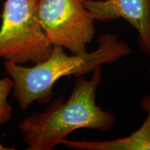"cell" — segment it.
Segmentation results:
<instances>
[{
    "instance_id": "cell-1",
    "label": "cell",
    "mask_w": 150,
    "mask_h": 150,
    "mask_svg": "<svg viewBox=\"0 0 150 150\" xmlns=\"http://www.w3.org/2000/svg\"><path fill=\"white\" fill-rule=\"evenodd\" d=\"M102 79L101 66L90 79L79 76L67 100L57 97L43 112H34L22 120L18 127L27 149L52 150L79 129L110 131L115 125V115L96 104L97 91Z\"/></svg>"
},
{
    "instance_id": "cell-2",
    "label": "cell",
    "mask_w": 150,
    "mask_h": 150,
    "mask_svg": "<svg viewBox=\"0 0 150 150\" xmlns=\"http://www.w3.org/2000/svg\"><path fill=\"white\" fill-rule=\"evenodd\" d=\"M131 53L130 46L118 40L117 35L104 33L99 35L97 47L93 52L68 55L62 47L53 46L47 59L33 67L8 61L4 66L13 82V97L24 110L35 101L40 104L51 102L54 84L61 78L93 72L99 67L111 65Z\"/></svg>"
},
{
    "instance_id": "cell-3",
    "label": "cell",
    "mask_w": 150,
    "mask_h": 150,
    "mask_svg": "<svg viewBox=\"0 0 150 150\" xmlns=\"http://www.w3.org/2000/svg\"><path fill=\"white\" fill-rule=\"evenodd\" d=\"M53 45L38 16L37 0H6L0 27V59L22 65L46 60Z\"/></svg>"
},
{
    "instance_id": "cell-4",
    "label": "cell",
    "mask_w": 150,
    "mask_h": 150,
    "mask_svg": "<svg viewBox=\"0 0 150 150\" xmlns=\"http://www.w3.org/2000/svg\"><path fill=\"white\" fill-rule=\"evenodd\" d=\"M37 9L41 27L52 45L72 54L87 51L95 36V19L84 0H37Z\"/></svg>"
},
{
    "instance_id": "cell-5",
    "label": "cell",
    "mask_w": 150,
    "mask_h": 150,
    "mask_svg": "<svg viewBox=\"0 0 150 150\" xmlns=\"http://www.w3.org/2000/svg\"><path fill=\"white\" fill-rule=\"evenodd\" d=\"M95 20L122 18L138 33V44L150 57V0H84Z\"/></svg>"
},
{
    "instance_id": "cell-6",
    "label": "cell",
    "mask_w": 150,
    "mask_h": 150,
    "mask_svg": "<svg viewBox=\"0 0 150 150\" xmlns=\"http://www.w3.org/2000/svg\"><path fill=\"white\" fill-rule=\"evenodd\" d=\"M140 106L147 112V116L142 126L129 136L106 141H76L65 138L62 144L74 150H150V95L142 97Z\"/></svg>"
},
{
    "instance_id": "cell-7",
    "label": "cell",
    "mask_w": 150,
    "mask_h": 150,
    "mask_svg": "<svg viewBox=\"0 0 150 150\" xmlns=\"http://www.w3.org/2000/svg\"><path fill=\"white\" fill-rule=\"evenodd\" d=\"M13 87V82L10 77L0 79V125L8 122L12 118L13 108L8 98Z\"/></svg>"
},
{
    "instance_id": "cell-8",
    "label": "cell",
    "mask_w": 150,
    "mask_h": 150,
    "mask_svg": "<svg viewBox=\"0 0 150 150\" xmlns=\"http://www.w3.org/2000/svg\"><path fill=\"white\" fill-rule=\"evenodd\" d=\"M12 149H14L13 148L4 147V146H3L2 145H1V144H0V150H12Z\"/></svg>"
},
{
    "instance_id": "cell-9",
    "label": "cell",
    "mask_w": 150,
    "mask_h": 150,
    "mask_svg": "<svg viewBox=\"0 0 150 150\" xmlns=\"http://www.w3.org/2000/svg\"><path fill=\"white\" fill-rule=\"evenodd\" d=\"M149 75H150V67H149Z\"/></svg>"
}]
</instances>
